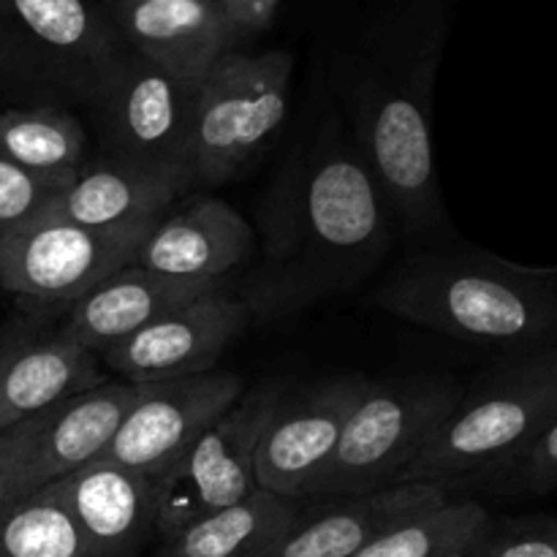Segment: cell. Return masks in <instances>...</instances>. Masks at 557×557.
<instances>
[{
    "instance_id": "6da1fadb",
    "label": "cell",
    "mask_w": 557,
    "mask_h": 557,
    "mask_svg": "<svg viewBox=\"0 0 557 557\" xmlns=\"http://www.w3.org/2000/svg\"><path fill=\"white\" fill-rule=\"evenodd\" d=\"M239 294L250 319L302 313L368 281L397 232L384 190L337 114L288 147L259 205Z\"/></svg>"
},
{
    "instance_id": "7a4b0ae2",
    "label": "cell",
    "mask_w": 557,
    "mask_h": 557,
    "mask_svg": "<svg viewBox=\"0 0 557 557\" xmlns=\"http://www.w3.org/2000/svg\"><path fill=\"white\" fill-rule=\"evenodd\" d=\"M451 33L449 0H381L330 58V90L373 172L400 237L446 243L433 141V98Z\"/></svg>"
},
{
    "instance_id": "3957f363",
    "label": "cell",
    "mask_w": 557,
    "mask_h": 557,
    "mask_svg": "<svg viewBox=\"0 0 557 557\" xmlns=\"http://www.w3.org/2000/svg\"><path fill=\"white\" fill-rule=\"evenodd\" d=\"M408 324L476 346L525 351L557 341V267H525L451 243L417 245L375 292Z\"/></svg>"
},
{
    "instance_id": "277c9868",
    "label": "cell",
    "mask_w": 557,
    "mask_h": 557,
    "mask_svg": "<svg viewBox=\"0 0 557 557\" xmlns=\"http://www.w3.org/2000/svg\"><path fill=\"white\" fill-rule=\"evenodd\" d=\"M557 419V341L511 351L462 392L400 484H487Z\"/></svg>"
},
{
    "instance_id": "5b68a950",
    "label": "cell",
    "mask_w": 557,
    "mask_h": 557,
    "mask_svg": "<svg viewBox=\"0 0 557 557\" xmlns=\"http://www.w3.org/2000/svg\"><path fill=\"white\" fill-rule=\"evenodd\" d=\"M128 52L98 0H0L5 107L90 109Z\"/></svg>"
},
{
    "instance_id": "8992f818",
    "label": "cell",
    "mask_w": 557,
    "mask_h": 557,
    "mask_svg": "<svg viewBox=\"0 0 557 557\" xmlns=\"http://www.w3.org/2000/svg\"><path fill=\"white\" fill-rule=\"evenodd\" d=\"M294 58L286 49H232L194 90L188 169L194 185H223L248 172L288 114Z\"/></svg>"
},
{
    "instance_id": "52a82bcc",
    "label": "cell",
    "mask_w": 557,
    "mask_h": 557,
    "mask_svg": "<svg viewBox=\"0 0 557 557\" xmlns=\"http://www.w3.org/2000/svg\"><path fill=\"white\" fill-rule=\"evenodd\" d=\"M449 375L368 381L330 466L305 500L364 495L400 484L462 397Z\"/></svg>"
},
{
    "instance_id": "ba28073f",
    "label": "cell",
    "mask_w": 557,
    "mask_h": 557,
    "mask_svg": "<svg viewBox=\"0 0 557 557\" xmlns=\"http://www.w3.org/2000/svg\"><path fill=\"white\" fill-rule=\"evenodd\" d=\"M152 223L82 226L36 218L0 239V288L16 310L63 319L71 305L131 264Z\"/></svg>"
},
{
    "instance_id": "9c48e42d",
    "label": "cell",
    "mask_w": 557,
    "mask_h": 557,
    "mask_svg": "<svg viewBox=\"0 0 557 557\" xmlns=\"http://www.w3.org/2000/svg\"><path fill=\"white\" fill-rule=\"evenodd\" d=\"M281 389H253L239 397L196 444L152 482L158 542H169L256 490V451L275 413Z\"/></svg>"
},
{
    "instance_id": "30bf717a",
    "label": "cell",
    "mask_w": 557,
    "mask_h": 557,
    "mask_svg": "<svg viewBox=\"0 0 557 557\" xmlns=\"http://www.w3.org/2000/svg\"><path fill=\"white\" fill-rule=\"evenodd\" d=\"M194 90L196 85L166 74L139 54H125L114 79L90 107L101 156L190 174Z\"/></svg>"
},
{
    "instance_id": "8fae6325",
    "label": "cell",
    "mask_w": 557,
    "mask_h": 557,
    "mask_svg": "<svg viewBox=\"0 0 557 557\" xmlns=\"http://www.w3.org/2000/svg\"><path fill=\"white\" fill-rule=\"evenodd\" d=\"M364 389V375H337L294 395L283 392L256 451V487L302 504L330 466Z\"/></svg>"
},
{
    "instance_id": "7c38bea8",
    "label": "cell",
    "mask_w": 557,
    "mask_h": 557,
    "mask_svg": "<svg viewBox=\"0 0 557 557\" xmlns=\"http://www.w3.org/2000/svg\"><path fill=\"white\" fill-rule=\"evenodd\" d=\"M239 397L243 379L218 370L141 384L134 408L123 419L101 460L156 482Z\"/></svg>"
},
{
    "instance_id": "4fadbf2b",
    "label": "cell",
    "mask_w": 557,
    "mask_h": 557,
    "mask_svg": "<svg viewBox=\"0 0 557 557\" xmlns=\"http://www.w3.org/2000/svg\"><path fill=\"white\" fill-rule=\"evenodd\" d=\"M103 381L101 359L60 319L16 310L0 326V433Z\"/></svg>"
},
{
    "instance_id": "5bb4252c",
    "label": "cell",
    "mask_w": 557,
    "mask_h": 557,
    "mask_svg": "<svg viewBox=\"0 0 557 557\" xmlns=\"http://www.w3.org/2000/svg\"><path fill=\"white\" fill-rule=\"evenodd\" d=\"M248 321L250 313L237 294L228 286L212 288L120 341L101 354V364L120 381L139 386L212 373Z\"/></svg>"
},
{
    "instance_id": "9a60e30c",
    "label": "cell",
    "mask_w": 557,
    "mask_h": 557,
    "mask_svg": "<svg viewBox=\"0 0 557 557\" xmlns=\"http://www.w3.org/2000/svg\"><path fill=\"white\" fill-rule=\"evenodd\" d=\"M256 228L228 201L199 196L180 210L169 207L136 248L131 264L180 281L221 283L253 261Z\"/></svg>"
},
{
    "instance_id": "2e32d148",
    "label": "cell",
    "mask_w": 557,
    "mask_h": 557,
    "mask_svg": "<svg viewBox=\"0 0 557 557\" xmlns=\"http://www.w3.org/2000/svg\"><path fill=\"white\" fill-rule=\"evenodd\" d=\"M455 498L441 484H395L364 495L302 500L286 531L259 557H354L406 517Z\"/></svg>"
},
{
    "instance_id": "e0dca14e",
    "label": "cell",
    "mask_w": 557,
    "mask_h": 557,
    "mask_svg": "<svg viewBox=\"0 0 557 557\" xmlns=\"http://www.w3.org/2000/svg\"><path fill=\"white\" fill-rule=\"evenodd\" d=\"M101 5L131 52L190 85L234 49L218 0H103Z\"/></svg>"
},
{
    "instance_id": "ac0fdd59",
    "label": "cell",
    "mask_w": 557,
    "mask_h": 557,
    "mask_svg": "<svg viewBox=\"0 0 557 557\" xmlns=\"http://www.w3.org/2000/svg\"><path fill=\"white\" fill-rule=\"evenodd\" d=\"M82 544V557H141L156 536L152 482L96 460L54 482Z\"/></svg>"
},
{
    "instance_id": "d6986e66",
    "label": "cell",
    "mask_w": 557,
    "mask_h": 557,
    "mask_svg": "<svg viewBox=\"0 0 557 557\" xmlns=\"http://www.w3.org/2000/svg\"><path fill=\"white\" fill-rule=\"evenodd\" d=\"M194 190V177L169 169L92 158L47 205L38 218L82 223V226H131L158 221L177 199Z\"/></svg>"
},
{
    "instance_id": "ffe728a7",
    "label": "cell",
    "mask_w": 557,
    "mask_h": 557,
    "mask_svg": "<svg viewBox=\"0 0 557 557\" xmlns=\"http://www.w3.org/2000/svg\"><path fill=\"white\" fill-rule=\"evenodd\" d=\"M139 389V384L107 379L103 384L44 411L25 468L27 498L69 473L101 460L123 419L134 408Z\"/></svg>"
},
{
    "instance_id": "44dd1931",
    "label": "cell",
    "mask_w": 557,
    "mask_h": 557,
    "mask_svg": "<svg viewBox=\"0 0 557 557\" xmlns=\"http://www.w3.org/2000/svg\"><path fill=\"white\" fill-rule=\"evenodd\" d=\"M212 288H221V283L180 281L145 267L125 264L123 270L87 292L79 302L71 305L60 321L79 346L101 359V354L117 346L120 341L136 335L161 315L183 308Z\"/></svg>"
},
{
    "instance_id": "7402d4cb",
    "label": "cell",
    "mask_w": 557,
    "mask_h": 557,
    "mask_svg": "<svg viewBox=\"0 0 557 557\" xmlns=\"http://www.w3.org/2000/svg\"><path fill=\"white\" fill-rule=\"evenodd\" d=\"M299 506V500L256 487L248 498L212 511L161 542L156 557H259L286 531Z\"/></svg>"
},
{
    "instance_id": "603a6c76",
    "label": "cell",
    "mask_w": 557,
    "mask_h": 557,
    "mask_svg": "<svg viewBox=\"0 0 557 557\" xmlns=\"http://www.w3.org/2000/svg\"><path fill=\"white\" fill-rule=\"evenodd\" d=\"M0 152L47 177H71L87 163V128L71 109L0 107Z\"/></svg>"
},
{
    "instance_id": "cb8c5ba5",
    "label": "cell",
    "mask_w": 557,
    "mask_h": 557,
    "mask_svg": "<svg viewBox=\"0 0 557 557\" xmlns=\"http://www.w3.org/2000/svg\"><path fill=\"white\" fill-rule=\"evenodd\" d=\"M490 520L471 498H449L406 517L354 557H462Z\"/></svg>"
},
{
    "instance_id": "d4e9b609",
    "label": "cell",
    "mask_w": 557,
    "mask_h": 557,
    "mask_svg": "<svg viewBox=\"0 0 557 557\" xmlns=\"http://www.w3.org/2000/svg\"><path fill=\"white\" fill-rule=\"evenodd\" d=\"M0 557H82V544L54 484L22 500L0 531Z\"/></svg>"
},
{
    "instance_id": "484cf974",
    "label": "cell",
    "mask_w": 557,
    "mask_h": 557,
    "mask_svg": "<svg viewBox=\"0 0 557 557\" xmlns=\"http://www.w3.org/2000/svg\"><path fill=\"white\" fill-rule=\"evenodd\" d=\"M462 557H557V517L490 515Z\"/></svg>"
},
{
    "instance_id": "4316f807",
    "label": "cell",
    "mask_w": 557,
    "mask_h": 557,
    "mask_svg": "<svg viewBox=\"0 0 557 557\" xmlns=\"http://www.w3.org/2000/svg\"><path fill=\"white\" fill-rule=\"evenodd\" d=\"M71 177L36 174L0 152V239L14 232V228L36 221Z\"/></svg>"
},
{
    "instance_id": "83f0119b",
    "label": "cell",
    "mask_w": 557,
    "mask_h": 557,
    "mask_svg": "<svg viewBox=\"0 0 557 557\" xmlns=\"http://www.w3.org/2000/svg\"><path fill=\"white\" fill-rule=\"evenodd\" d=\"M490 490L511 498H542L557 490V419L511 460L504 471L490 479Z\"/></svg>"
},
{
    "instance_id": "f1b7e54d",
    "label": "cell",
    "mask_w": 557,
    "mask_h": 557,
    "mask_svg": "<svg viewBox=\"0 0 557 557\" xmlns=\"http://www.w3.org/2000/svg\"><path fill=\"white\" fill-rule=\"evenodd\" d=\"M41 413L27 419V422L16 424V428L5 430V433H0V531H3L11 511L27 498L25 468L27 457H30L33 451V444H36Z\"/></svg>"
},
{
    "instance_id": "f546056e",
    "label": "cell",
    "mask_w": 557,
    "mask_h": 557,
    "mask_svg": "<svg viewBox=\"0 0 557 557\" xmlns=\"http://www.w3.org/2000/svg\"><path fill=\"white\" fill-rule=\"evenodd\" d=\"M234 49H248L272 30L283 0H218Z\"/></svg>"
},
{
    "instance_id": "4dcf8cb0",
    "label": "cell",
    "mask_w": 557,
    "mask_h": 557,
    "mask_svg": "<svg viewBox=\"0 0 557 557\" xmlns=\"http://www.w3.org/2000/svg\"><path fill=\"white\" fill-rule=\"evenodd\" d=\"M98 3H103V0H98Z\"/></svg>"
}]
</instances>
